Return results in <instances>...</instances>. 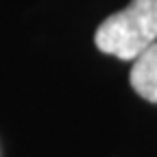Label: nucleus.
Wrapping results in <instances>:
<instances>
[{"mask_svg":"<svg viewBox=\"0 0 157 157\" xmlns=\"http://www.w3.org/2000/svg\"><path fill=\"white\" fill-rule=\"evenodd\" d=\"M94 39L103 52L135 61L157 42V0H131L127 9L109 15L98 26Z\"/></svg>","mask_w":157,"mask_h":157,"instance_id":"obj_1","label":"nucleus"},{"mask_svg":"<svg viewBox=\"0 0 157 157\" xmlns=\"http://www.w3.org/2000/svg\"><path fill=\"white\" fill-rule=\"evenodd\" d=\"M131 87L144 101L157 105V42L135 59L131 68Z\"/></svg>","mask_w":157,"mask_h":157,"instance_id":"obj_2","label":"nucleus"}]
</instances>
